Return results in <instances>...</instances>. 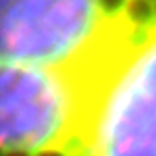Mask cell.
Masks as SVG:
<instances>
[{"label":"cell","mask_w":156,"mask_h":156,"mask_svg":"<svg viewBox=\"0 0 156 156\" xmlns=\"http://www.w3.org/2000/svg\"><path fill=\"white\" fill-rule=\"evenodd\" d=\"M0 156H156V0H0Z\"/></svg>","instance_id":"1"}]
</instances>
